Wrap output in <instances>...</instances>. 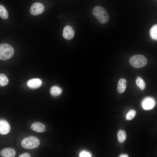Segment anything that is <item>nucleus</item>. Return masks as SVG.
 Returning <instances> with one entry per match:
<instances>
[{"label":"nucleus","mask_w":157,"mask_h":157,"mask_svg":"<svg viewBox=\"0 0 157 157\" xmlns=\"http://www.w3.org/2000/svg\"><path fill=\"white\" fill-rule=\"evenodd\" d=\"M93 15L96 17L99 22L103 24L107 23L109 20V16L106 10L99 6L94 7L92 10Z\"/></svg>","instance_id":"nucleus-1"},{"label":"nucleus","mask_w":157,"mask_h":157,"mask_svg":"<svg viewBox=\"0 0 157 157\" xmlns=\"http://www.w3.org/2000/svg\"><path fill=\"white\" fill-rule=\"evenodd\" d=\"M14 53V49L10 45L6 43L0 44V60H8L13 56Z\"/></svg>","instance_id":"nucleus-2"},{"label":"nucleus","mask_w":157,"mask_h":157,"mask_svg":"<svg viewBox=\"0 0 157 157\" xmlns=\"http://www.w3.org/2000/svg\"><path fill=\"white\" fill-rule=\"evenodd\" d=\"M40 144L39 139L34 136H29L24 139L21 142L22 147L26 149H32L38 147Z\"/></svg>","instance_id":"nucleus-3"},{"label":"nucleus","mask_w":157,"mask_h":157,"mask_svg":"<svg viewBox=\"0 0 157 157\" xmlns=\"http://www.w3.org/2000/svg\"><path fill=\"white\" fill-rule=\"evenodd\" d=\"M129 61L131 65L136 68H139L145 66L147 63V60L143 55L137 54L131 57Z\"/></svg>","instance_id":"nucleus-4"},{"label":"nucleus","mask_w":157,"mask_h":157,"mask_svg":"<svg viewBox=\"0 0 157 157\" xmlns=\"http://www.w3.org/2000/svg\"><path fill=\"white\" fill-rule=\"evenodd\" d=\"M44 10L43 5L39 2H36L33 4L30 9L31 13L34 15H37L42 13Z\"/></svg>","instance_id":"nucleus-5"},{"label":"nucleus","mask_w":157,"mask_h":157,"mask_svg":"<svg viewBox=\"0 0 157 157\" xmlns=\"http://www.w3.org/2000/svg\"><path fill=\"white\" fill-rule=\"evenodd\" d=\"M156 104L155 101L153 98L150 97L145 98L142 101L141 105L145 110H149L153 108Z\"/></svg>","instance_id":"nucleus-6"},{"label":"nucleus","mask_w":157,"mask_h":157,"mask_svg":"<svg viewBox=\"0 0 157 157\" xmlns=\"http://www.w3.org/2000/svg\"><path fill=\"white\" fill-rule=\"evenodd\" d=\"M74 35V31L70 25L66 26L63 30V35L64 38L68 40L72 39Z\"/></svg>","instance_id":"nucleus-7"},{"label":"nucleus","mask_w":157,"mask_h":157,"mask_svg":"<svg viewBox=\"0 0 157 157\" xmlns=\"http://www.w3.org/2000/svg\"><path fill=\"white\" fill-rule=\"evenodd\" d=\"M10 127L9 123L4 119L0 120V133L6 135L10 131Z\"/></svg>","instance_id":"nucleus-8"},{"label":"nucleus","mask_w":157,"mask_h":157,"mask_svg":"<svg viewBox=\"0 0 157 157\" xmlns=\"http://www.w3.org/2000/svg\"><path fill=\"white\" fill-rule=\"evenodd\" d=\"M42 82L39 78H35L28 80L27 82V86L31 89H36L40 87Z\"/></svg>","instance_id":"nucleus-9"},{"label":"nucleus","mask_w":157,"mask_h":157,"mask_svg":"<svg viewBox=\"0 0 157 157\" xmlns=\"http://www.w3.org/2000/svg\"><path fill=\"white\" fill-rule=\"evenodd\" d=\"M1 154L3 157H14L15 156L16 152L13 149L7 148L3 149L1 151Z\"/></svg>","instance_id":"nucleus-10"},{"label":"nucleus","mask_w":157,"mask_h":157,"mask_svg":"<svg viewBox=\"0 0 157 157\" xmlns=\"http://www.w3.org/2000/svg\"><path fill=\"white\" fill-rule=\"evenodd\" d=\"M31 128L33 130L38 133L43 132L46 130V127L44 125L39 122H35L33 123L31 126Z\"/></svg>","instance_id":"nucleus-11"},{"label":"nucleus","mask_w":157,"mask_h":157,"mask_svg":"<svg viewBox=\"0 0 157 157\" xmlns=\"http://www.w3.org/2000/svg\"><path fill=\"white\" fill-rule=\"evenodd\" d=\"M126 80L124 78H120L119 81L117 86V90L120 93H123L126 88Z\"/></svg>","instance_id":"nucleus-12"},{"label":"nucleus","mask_w":157,"mask_h":157,"mask_svg":"<svg viewBox=\"0 0 157 157\" xmlns=\"http://www.w3.org/2000/svg\"><path fill=\"white\" fill-rule=\"evenodd\" d=\"M62 89L57 86L52 87L50 90V94L54 96H57L59 95L62 93Z\"/></svg>","instance_id":"nucleus-13"},{"label":"nucleus","mask_w":157,"mask_h":157,"mask_svg":"<svg viewBox=\"0 0 157 157\" xmlns=\"http://www.w3.org/2000/svg\"><path fill=\"white\" fill-rule=\"evenodd\" d=\"M118 140L120 143H122L124 142L126 139V134L123 130H120L117 133Z\"/></svg>","instance_id":"nucleus-14"},{"label":"nucleus","mask_w":157,"mask_h":157,"mask_svg":"<svg viewBox=\"0 0 157 157\" xmlns=\"http://www.w3.org/2000/svg\"><path fill=\"white\" fill-rule=\"evenodd\" d=\"M150 35L151 38L153 40H157V25L153 26L150 30Z\"/></svg>","instance_id":"nucleus-15"},{"label":"nucleus","mask_w":157,"mask_h":157,"mask_svg":"<svg viewBox=\"0 0 157 157\" xmlns=\"http://www.w3.org/2000/svg\"><path fill=\"white\" fill-rule=\"evenodd\" d=\"M0 17L4 19H6L8 17V11L5 7L1 5H0Z\"/></svg>","instance_id":"nucleus-16"},{"label":"nucleus","mask_w":157,"mask_h":157,"mask_svg":"<svg viewBox=\"0 0 157 157\" xmlns=\"http://www.w3.org/2000/svg\"><path fill=\"white\" fill-rule=\"evenodd\" d=\"M137 86L141 90H144L146 86V84L144 80L140 77H137L136 79Z\"/></svg>","instance_id":"nucleus-17"},{"label":"nucleus","mask_w":157,"mask_h":157,"mask_svg":"<svg viewBox=\"0 0 157 157\" xmlns=\"http://www.w3.org/2000/svg\"><path fill=\"white\" fill-rule=\"evenodd\" d=\"M9 81L7 77L4 74H0V85L4 86L8 83Z\"/></svg>","instance_id":"nucleus-18"},{"label":"nucleus","mask_w":157,"mask_h":157,"mask_svg":"<svg viewBox=\"0 0 157 157\" xmlns=\"http://www.w3.org/2000/svg\"><path fill=\"white\" fill-rule=\"evenodd\" d=\"M136 114V111L133 109H131L127 113L126 118V120H130L133 119L135 117Z\"/></svg>","instance_id":"nucleus-19"},{"label":"nucleus","mask_w":157,"mask_h":157,"mask_svg":"<svg viewBox=\"0 0 157 157\" xmlns=\"http://www.w3.org/2000/svg\"><path fill=\"white\" fill-rule=\"evenodd\" d=\"M79 156L81 157H90L91 156V155L89 152L83 151L81 152Z\"/></svg>","instance_id":"nucleus-20"},{"label":"nucleus","mask_w":157,"mask_h":157,"mask_svg":"<svg viewBox=\"0 0 157 157\" xmlns=\"http://www.w3.org/2000/svg\"><path fill=\"white\" fill-rule=\"evenodd\" d=\"M19 157H30V155L29 154L27 153H24L21 154L19 156Z\"/></svg>","instance_id":"nucleus-21"},{"label":"nucleus","mask_w":157,"mask_h":157,"mask_svg":"<svg viewBox=\"0 0 157 157\" xmlns=\"http://www.w3.org/2000/svg\"><path fill=\"white\" fill-rule=\"evenodd\" d=\"M120 157H129L128 155L127 154H121L119 156Z\"/></svg>","instance_id":"nucleus-22"}]
</instances>
